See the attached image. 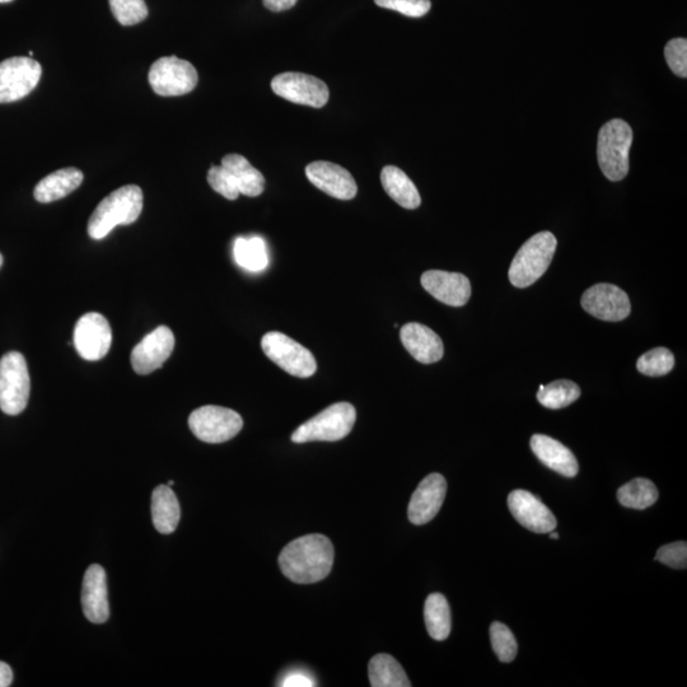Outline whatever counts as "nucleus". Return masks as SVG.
Instances as JSON below:
<instances>
[{
  "label": "nucleus",
  "mask_w": 687,
  "mask_h": 687,
  "mask_svg": "<svg viewBox=\"0 0 687 687\" xmlns=\"http://www.w3.org/2000/svg\"><path fill=\"white\" fill-rule=\"evenodd\" d=\"M422 285L425 291L447 306H465L471 297L470 280L460 273L428 270L422 275Z\"/></svg>",
  "instance_id": "obj_18"
},
{
  "label": "nucleus",
  "mask_w": 687,
  "mask_h": 687,
  "mask_svg": "<svg viewBox=\"0 0 687 687\" xmlns=\"http://www.w3.org/2000/svg\"><path fill=\"white\" fill-rule=\"evenodd\" d=\"M175 348V336L170 327L160 326L148 334L133 349L132 366L138 375L147 376L162 368L163 364L171 357Z\"/></svg>",
  "instance_id": "obj_14"
},
{
  "label": "nucleus",
  "mask_w": 687,
  "mask_h": 687,
  "mask_svg": "<svg viewBox=\"0 0 687 687\" xmlns=\"http://www.w3.org/2000/svg\"><path fill=\"white\" fill-rule=\"evenodd\" d=\"M148 79L153 91L162 97L188 95L199 82L194 65L177 56L158 59L149 70Z\"/></svg>",
  "instance_id": "obj_9"
},
{
  "label": "nucleus",
  "mask_w": 687,
  "mask_h": 687,
  "mask_svg": "<svg viewBox=\"0 0 687 687\" xmlns=\"http://www.w3.org/2000/svg\"><path fill=\"white\" fill-rule=\"evenodd\" d=\"M2 265H3V256H2V254H0V268H2Z\"/></svg>",
  "instance_id": "obj_42"
},
{
  "label": "nucleus",
  "mask_w": 687,
  "mask_h": 687,
  "mask_svg": "<svg viewBox=\"0 0 687 687\" xmlns=\"http://www.w3.org/2000/svg\"><path fill=\"white\" fill-rule=\"evenodd\" d=\"M581 397V389L577 383L568 380L551 382L550 385H541L537 392V400L548 409L567 408Z\"/></svg>",
  "instance_id": "obj_30"
},
{
  "label": "nucleus",
  "mask_w": 687,
  "mask_h": 687,
  "mask_svg": "<svg viewBox=\"0 0 687 687\" xmlns=\"http://www.w3.org/2000/svg\"><path fill=\"white\" fill-rule=\"evenodd\" d=\"M675 367V357L666 348L649 350L638 359L637 368L642 375L649 377L666 376Z\"/></svg>",
  "instance_id": "obj_31"
},
{
  "label": "nucleus",
  "mask_w": 687,
  "mask_h": 687,
  "mask_svg": "<svg viewBox=\"0 0 687 687\" xmlns=\"http://www.w3.org/2000/svg\"><path fill=\"white\" fill-rule=\"evenodd\" d=\"M369 681L373 687H410L404 668L390 654L373 657L368 666Z\"/></svg>",
  "instance_id": "obj_26"
},
{
  "label": "nucleus",
  "mask_w": 687,
  "mask_h": 687,
  "mask_svg": "<svg viewBox=\"0 0 687 687\" xmlns=\"http://www.w3.org/2000/svg\"><path fill=\"white\" fill-rule=\"evenodd\" d=\"M189 427L200 441L217 445L235 438L242 431L243 420L235 410L207 405L191 413Z\"/></svg>",
  "instance_id": "obj_8"
},
{
  "label": "nucleus",
  "mask_w": 687,
  "mask_h": 687,
  "mask_svg": "<svg viewBox=\"0 0 687 687\" xmlns=\"http://www.w3.org/2000/svg\"><path fill=\"white\" fill-rule=\"evenodd\" d=\"M311 184L339 200H352L358 193L357 182L348 170L333 162L316 161L306 167Z\"/></svg>",
  "instance_id": "obj_16"
},
{
  "label": "nucleus",
  "mask_w": 687,
  "mask_h": 687,
  "mask_svg": "<svg viewBox=\"0 0 687 687\" xmlns=\"http://www.w3.org/2000/svg\"><path fill=\"white\" fill-rule=\"evenodd\" d=\"M383 189L400 207L417 209L422 204L419 191L414 182L403 170L396 166H386L381 172Z\"/></svg>",
  "instance_id": "obj_24"
},
{
  "label": "nucleus",
  "mask_w": 687,
  "mask_h": 687,
  "mask_svg": "<svg viewBox=\"0 0 687 687\" xmlns=\"http://www.w3.org/2000/svg\"><path fill=\"white\" fill-rule=\"evenodd\" d=\"M31 381L25 357L9 352L0 359V410L18 415L26 409L30 399Z\"/></svg>",
  "instance_id": "obj_6"
},
{
  "label": "nucleus",
  "mask_w": 687,
  "mask_h": 687,
  "mask_svg": "<svg viewBox=\"0 0 687 687\" xmlns=\"http://www.w3.org/2000/svg\"><path fill=\"white\" fill-rule=\"evenodd\" d=\"M582 306L590 315L602 321H623L630 315L632 305L623 289L614 284L600 283L584 292Z\"/></svg>",
  "instance_id": "obj_13"
},
{
  "label": "nucleus",
  "mask_w": 687,
  "mask_h": 687,
  "mask_svg": "<svg viewBox=\"0 0 687 687\" xmlns=\"http://www.w3.org/2000/svg\"><path fill=\"white\" fill-rule=\"evenodd\" d=\"M174 484H175L174 481H170V483H168V486H172Z\"/></svg>",
  "instance_id": "obj_44"
},
{
  "label": "nucleus",
  "mask_w": 687,
  "mask_h": 687,
  "mask_svg": "<svg viewBox=\"0 0 687 687\" xmlns=\"http://www.w3.org/2000/svg\"><path fill=\"white\" fill-rule=\"evenodd\" d=\"M425 625L434 640L442 642L451 634V610L447 598L441 593L428 596L424 606Z\"/></svg>",
  "instance_id": "obj_27"
},
{
  "label": "nucleus",
  "mask_w": 687,
  "mask_h": 687,
  "mask_svg": "<svg viewBox=\"0 0 687 687\" xmlns=\"http://www.w3.org/2000/svg\"><path fill=\"white\" fill-rule=\"evenodd\" d=\"M531 448L542 464L565 478H574L578 474L579 466L576 456L554 438L544 436V434H535L531 438Z\"/></svg>",
  "instance_id": "obj_21"
},
{
  "label": "nucleus",
  "mask_w": 687,
  "mask_h": 687,
  "mask_svg": "<svg viewBox=\"0 0 687 687\" xmlns=\"http://www.w3.org/2000/svg\"><path fill=\"white\" fill-rule=\"evenodd\" d=\"M657 562L675 569H685L687 567V544L685 541L674 542L658 549L656 555Z\"/></svg>",
  "instance_id": "obj_37"
},
{
  "label": "nucleus",
  "mask_w": 687,
  "mask_h": 687,
  "mask_svg": "<svg viewBox=\"0 0 687 687\" xmlns=\"http://www.w3.org/2000/svg\"><path fill=\"white\" fill-rule=\"evenodd\" d=\"M357 411L352 404L330 405L316 417L303 423L292 434V442H336L348 437L353 431Z\"/></svg>",
  "instance_id": "obj_5"
},
{
  "label": "nucleus",
  "mask_w": 687,
  "mask_h": 687,
  "mask_svg": "<svg viewBox=\"0 0 687 687\" xmlns=\"http://www.w3.org/2000/svg\"><path fill=\"white\" fill-rule=\"evenodd\" d=\"M110 8L116 21L123 26H134L148 17V7L144 0H110Z\"/></svg>",
  "instance_id": "obj_32"
},
{
  "label": "nucleus",
  "mask_w": 687,
  "mask_h": 687,
  "mask_svg": "<svg viewBox=\"0 0 687 687\" xmlns=\"http://www.w3.org/2000/svg\"><path fill=\"white\" fill-rule=\"evenodd\" d=\"M181 509L171 486L160 485L152 494V520L158 532L170 535L179 526Z\"/></svg>",
  "instance_id": "obj_23"
},
{
  "label": "nucleus",
  "mask_w": 687,
  "mask_h": 687,
  "mask_svg": "<svg viewBox=\"0 0 687 687\" xmlns=\"http://www.w3.org/2000/svg\"><path fill=\"white\" fill-rule=\"evenodd\" d=\"M84 176L78 168L68 167L44 177L36 185L34 195L37 202L48 204L58 202L82 185Z\"/></svg>",
  "instance_id": "obj_22"
},
{
  "label": "nucleus",
  "mask_w": 687,
  "mask_h": 687,
  "mask_svg": "<svg viewBox=\"0 0 687 687\" xmlns=\"http://www.w3.org/2000/svg\"><path fill=\"white\" fill-rule=\"evenodd\" d=\"M335 551L326 536L315 534L289 542L279 555L280 569L294 583L324 581L333 569Z\"/></svg>",
  "instance_id": "obj_1"
},
{
  "label": "nucleus",
  "mask_w": 687,
  "mask_h": 687,
  "mask_svg": "<svg viewBox=\"0 0 687 687\" xmlns=\"http://www.w3.org/2000/svg\"><path fill=\"white\" fill-rule=\"evenodd\" d=\"M208 182L216 193L221 194L228 200H236L238 191L235 180L223 166H212L208 172Z\"/></svg>",
  "instance_id": "obj_34"
},
{
  "label": "nucleus",
  "mask_w": 687,
  "mask_h": 687,
  "mask_svg": "<svg viewBox=\"0 0 687 687\" xmlns=\"http://www.w3.org/2000/svg\"><path fill=\"white\" fill-rule=\"evenodd\" d=\"M490 639L495 654L504 663L512 662L517 656V640L511 629L502 623H493L490 626Z\"/></svg>",
  "instance_id": "obj_33"
},
{
  "label": "nucleus",
  "mask_w": 687,
  "mask_h": 687,
  "mask_svg": "<svg viewBox=\"0 0 687 687\" xmlns=\"http://www.w3.org/2000/svg\"><path fill=\"white\" fill-rule=\"evenodd\" d=\"M13 681L12 668L7 663L0 662V687L11 686Z\"/></svg>",
  "instance_id": "obj_40"
},
{
  "label": "nucleus",
  "mask_w": 687,
  "mask_h": 687,
  "mask_svg": "<svg viewBox=\"0 0 687 687\" xmlns=\"http://www.w3.org/2000/svg\"><path fill=\"white\" fill-rule=\"evenodd\" d=\"M271 90L293 104L321 109L329 102V87L321 79L308 74L288 72L271 81Z\"/></svg>",
  "instance_id": "obj_11"
},
{
  "label": "nucleus",
  "mask_w": 687,
  "mask_h": 687,
  "mask_svg": "<svg viewBox=\"0 0 687 687\" xmlns=\"http://www.w3.org/2000/svg\"><path fill=\"white\" fill-rule=\"evenodd\" d=\"M632 144L633 130L624 120H611L600 129L597 143L598 165L610 181H621L628 175Z\"/></svg>",
  "instance_id": "obj_3"
},
{
  "label": "nucleus",
  "mask_w": 687,
  "mask_h": 687,
  "mask_svg": "<svg viewBox=\"0 0 687 687\" xmlns=\"http://www.w3.org/2000/svg\"><path fill=\"white\" fill-rule=\"evenodd\" d=\"M143 210V191L137 185H126L112 191L93 212L88 222V235L102 240L116 226H128L138 221Z\"/></svg>",
  "instance_id": "obj_2"
},
{
  "label": "nucleus",
  "mask_w": 687,
  "mask_h": 687,
  "mask_svg": "<svg viewBox=\"0 0 687 687\" xmlns=\"http://www.w3.org/2000/svg\"><path fill=\"white\" fill-rule=\"evenodd\" d=\"M42 68L27 56H14L0 63V104L22 100L40 82Z\"/></svg>",
  "instance_id": "obj_10"
},
{
  "label": "nucleus",
  "mask_w": 687,
  "mask_h": 687,
  "mask_svg": "<svg viewBox=\"0 0 687 687\" xmlns=\"http://www.w3.org/2000/svg\"><path fill=\"white\" fill-rule=\"evenodd\" d=\"M658 499V490L651 480L637 478L621 486L618 500L621 506L632 509H647Z\"/></svg>",
  "instance_id": "obj_29"
},
{
  "label": "nucleus",
  "mask_w": 687,
  "mask_h": 687,
  "mask_svg": "<svg viewBox=\"0 0 687 687\" xmlns=\"http://www.w3.org/2000/svg\"><path fill=\"white\" fill-rule=\"evenodd\" d=\"M665 56L668 67L681 78L687 77V40L674 39L668 42L665 48Z\"/></svg>",
  "instance_id": "obj_36"
},
{
  "label": "nucleus",
  "mask_w": 687,
  "mask_h": 687,
  "mask_svg": "<svg viewBox=\"0 0 687 687\" xmlns=\"http://www.w3.org/2000/svg\"><path fill=\"white\" fill-rule=\"evenodd\" d=\"M400 339L411 357L423 364L441 361L445 354L443 341L428 326L410 322L401 327Z\"/></svg>",
  "instance_id": "obj_20"
},
{
  "label": "nucleus",
  "mask_w": 687,
  "mask_h": 687,
  "mask_svg": "<svg viewBox=\"0 0 687 687\" xmlns=\"http://www.w3.org/2000/svg\"><path fill=\"white\" fill-rule=\"evenodd\" d=\"M447 494V481L441 474H431L419 484L410 499L408 516L411 523L423 526L431 522L442 508Z\"/></svg>",
  "instance_id": "obj_17"
},
{
  "label": "nucleus",
  "mask_w": 687,
  "mask_h": 687,
  "mask_svg": "<svg viewBox=\"0 0 687 687\" xmlns=\"http://www.w3.org/2000/svg\"><path fill=\"white\" fill-rule=\"evenodd\" d=\"M315 685V681H313L311 677L305 674H299V672H294V674L285 677L282 684L284 687H311Z\"/></svg>",
  "instance_id": "obj_38"
},
{
  "label": "nucleus",
  "mask_w": 687,
  "mask_h": 687,
  "mask_svg": "<svg viewBox=\"0 0 687 687\" xmlns=\"http://www.w3.org/2000/svg\"><path fill=\"white\" fill-rule=\"evenodd\" d=\"M222 166L235 180L240 194L256 198L264 193L265 177L240 154H227L222 158Z\"/></svg>",
  "instance_id": "obj_25"
},
{
  "label": "nucleus",
  "mask_w": 687,
  "mask_h": 687,
  "mask_svg": "<svg viewBox=\"0 0 687 687\" xmlns=\"http://www.w3.org/2000/svg\"><path fill=\"white\" fill-rule=\"evenodd\" d=\"M233 254L241 268L255 273L264 270L269 263L268 250L263 238L260 237L237 238Z\"/></svg>",
  "instance_id": "obj_28"
},
{
  "label": "nucleus",
  "mask_w": 687,
  "mask_h": 687,
  "mask_svg": "<svg viewBox=\"0 0 687 687\" xmlns=\"http://www.w3.org/2000/svg\"><path fill=\"white\" fill-rule=\"evenodd\" d=\"M298 0H264V6L271 12H283L296 6Z\"/></svg>",
  "instance_id": "obj_39"
},
{
  "label": "nucleus",
  "mask_w": 687,
  "mask_h": 687,
  "mask_svg": "<svg viewBox=\"0 0 687 687\" xmlns=\"http://www.w3.org/2000/svg\"><path fill=\"white\" fill-rule=\"evenodd\" d=\"M112 333L109 321L101 313L82 316L74 327V347L86 361H100L109 353Z\"/></svg>",
  "instance_id": "obj_12"
},
{
  "label": "nucleus",
  "mask_w": 687,
  "mask_h": 687,
  "mask_svg": "<svg viewBox=\"0 0 687 687\" xmlns=\"http://www.w3.org/2000/svg\"><path fill=\"white\" fill-rule=\"evenodd\" d=\"M508 507L520 525L536 534H550L558 523L541 499L526 490L517 489L509 494Z\"/></svg>",
  "instance_id": "obj_15"
},
{
  "label": "nucleus",
  "mask_w": 687,
  "mask_h": 687,
  "mask_svg": "<svg viewBox=\"0 0 687 687\" xmlns=\"http://www.w3.org/2000/svg\"><path fill=\"white\" fill-rule=\"evenodd\" d=\"M378 7L391 9L406 17L420 18L431 11V0H375Z\"/></svg>",
  "instance_id": "obj_35"
},
{
  "label": "nucleus",
  "mask_w": 687,
  "mask_h": 687,
  "mask_svg": "<svg viewBox=\"0 0 687 687\" xmlns=\"http://www.w3.org/2000/svg\"><path fill=\"white\" fill-rule=\"evenodd\" d=\"M550 536H551V539H554V540L558 539V537H559V535L556 534V532H554V531L550 532Z\"/></svg>",
  "instance_id": "obj_41"
},
{
  "label": "nucleus",
  "mask_w": 687,
  "mask_h": 687,
  "mask_svg": "<svg viewBox=\"0 0 687 687\" xmlns=\"http://www.w3.org/2000/svg\"><path fill=\"white\" fill-rule=\"evenodd\" d=\"M556 246V237L548 231L537 233L523 243L508 271V278L514 287L527 288L536 283L549 269Z\"/></svg>",
  "instance_id": "obj_4"
},
{
  "label": "nucleus",
  "mask_w": 687,
  "mask_h": 687,
  "mask_svg": "<svg viewBox=\"0 0 687 687\" xmlns=\"http://www.w3.org/2000/svg\"><path fill=\"white\" fill-rule=\"evenodd\" d=\"M12 0H0V3H11Z\"/></svg>",
  "instance_id": "obj_43"
},
{
  "label": "nucleus",
  "mask_w": 687,
  "mask_h": 687,
  "mask_svg": "<svg viewBox=\"0 0 687 687\" xmlns=\"http://www.w3.org/2000/svg\"><path fill=\"white\" fill-rule=\"evenodd\" d=\"M261 348L266 357L288 375L308 378L317 371V362L310 350L278 331L266 334L261 340Z\"/></svg>",
  "instance_id": "obj_7"
},
{
  "label": "nucleus",
  "mask_w": 687,
  "mask_h": 687,
  "mask_svg": "<svg viewBox=\"0 0 687 687\" xmlns=\"http://www.w3.org/2000/svg\"><path fill=\"white\" fill-rule=\"evenodd\" d=\"M83 614L93 624H104L110 618L105 569L93 564L86 570L82 587Z\"/></svg>",
  "instance_id": "obj_19"
}]
</instances>
